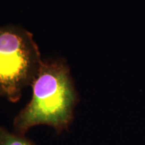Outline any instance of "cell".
<instances>
[{
    "label": "cell",
    "mask_w": 145,
    "mask_h": 145,
    "mask_svg": "<svg viewBox=\"0 0 145 145\" xmlns=\"http://www.w3.org/2000/svg\"><path fill=\"white\" fill-rule=\"evenodd\" d=\"M0 145H34L32 143L22 137L14 135L5 130H0Z\"/></svg>",
    "instance_id": "obj_3"
},
{
    "label": "cell",
    "mask_w": 145,
    "mask_h": 145,
    "mask_svg": "<svg viewBox=\"0 0 145 145\" xmlns=\"http://www.w3.org/2000/svg\"><path fill=\"white\" fill-rule=\"evenodd\" d=\"M33 34L17 25L0 26V96L16 102L42 63Z\"/></svg>",
    "instance_id": "obj_2"
},
{
    "label": "cell",
    "mask_w": 145,
    "mask_h": 145,
    "mask_svg": "<svg viewBox=\"0 0 145 145\" xmlns=\"http://www.w3.org/2000/svg\"><path fill=\"white\" fill-rule=\"evenodd\" d=\"M31 86V99L14 120L16 130L24 133L39 125L57 130L67 128L73 118L77 93L67 61L43 60Z\"/></svg>",
    "instance_id": "obj_1"
}]
</instances>
